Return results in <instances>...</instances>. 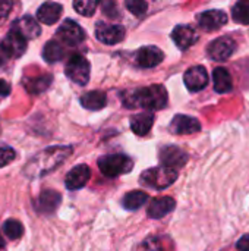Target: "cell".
Here are the masks:
<instances>
[{
	"instance_id": "1",
	"label": "cell",
	"mask_w": 249,
	"mask_h": 251,
	"mask_svg": "<svg viewBox=\"0 0 249 251\" xmlns=\"http://www.w3.org/2000/svg\"><path fill=\"white\" fill-rule=\"evenodd\" d=\"M73 149L70 146H54L48 147L38 154H35L23 168V174L31 178H41L50 172H53L57 166H60L70 154Z\"/></svg>"
},
{
	"instance_id": "2",
	"label": "cell",
	"mask_w": 249,
	"mask_h": 251,
	"mask_svg": "<svg viewBox=\"0 0 249 251\" xmlns=\"http://www.w3.org/2000/svg\"><path fill=\"white\" fill-rule=\"evenodd\" d=\"M167 91L163 85L139 87L122 93V103L128 109L142 107L147 110H160L167 104Z\"/></svg>"
},
{
	"instance_id": "3",
	"label": "cell",
	"mask_w": 249,
	"mask_h": 251,
	"mask_svg": "<svg viewBox=\"0 0 249 251\" xmlns=\"http://www.w3.org/2000/svg\"><path fill=\"white\" fill-rule=\"evenodd\" d=\"M179 174L178 169H172L167 166H157V168H150L145 172L141 174L139 182L144 187L154 188V190H164L170 187L176 179Z\"/></svg>"
},
{
	"instance_id": "4",
	"label": "cell",
	"mask_w": 249,
	"mask_h": 251,
	"mask_svg": "<svg viewBox=\"0 0 249 251\" xmlns=\"http://www.w3.org/2000/svg\"><path fill=\"white\" fill-rule=\"evenodd\" d=\"M98 168L101 174L107 178H116L132 171L134 160L126 154H106L98 159Z\"/></svg>"
},
{
	"instance_id": "5",
	"label": "cell",
	"mask_w": 249,
	"mask_h": 251,
	"mask_svg": "<svg viewBox=\"0 0 249 251\" xmlns=\"http://www.w3.org/2000/svg\"><path fill=\"white\" fill-rule=\"evenodd\" d=\"M65 74L75 84L85 85L90 81L91 65H90V62L87 60L85 56H82L79 53H75L68 59V62L65 65Z\"/></svg>"
},
{
	"instance_id": "6",
	"label": "cell",
	"mask_w": 249,
	"mask_h": 251,
	"mask_svg": "<svg viewBox=\"0 0 249 251\" xmlns=\"http://www.w3.org/2000/svg\"><path fill=\"white\" fill-rule=\"evenodd\" d=\"M26 44H28V40L25 37H22L15 29H10L6 34V37L1 40L0 50H1V53L6 57H9V59H18V57H21L25 53Z\"/></svg>"
},
{
	"instance_id": "7",
	"label": "cell",
	"mask_w": 249,
	"mask_h": 251,
	"mask_svg": "<svg viewBox=\"0 0 249 251\" xmlns=\"http://www.w3.org/2000/svg\"><path fill=\"white\" fill-rule=\"evenodd\" d=\"M236 50V43L233 38L230 37H220L216 38L214 41H211L208 44L207 49V54L213 59V60H219V62H225L227 60Z\"/></svg>"
},
{
	"instance_id": "8",
	"label": "cell",
	"mask_w": 249,
	"mask_h": 251,
	"mask_svg": "<svg viewBox=\"0 0 249 251\" xmlns=\"http://www.w3.org/2000/svg\"><path fill=\"white\" fill-rule=\"evenodd\" d=\"M125 28L122 25L106 24L103 21L95 24V37L104 44H117L125 38Z\"/></svg>"
},
{
	"instance_id": "9",
	"label": "cell",
	"mask_w": 249,
	"mask_h": 251,
	"mask_svg": "<svg viewBox=\"0 0 249 251\" xmlns=\"http://www.w3.org/2000/svg\"><path fill=\"white\" fill-rule=\"evenodd\" d=\"M160 163L163 166L172 168V169H179L186 165L188 162V154L178 146H166L160 150Z\"/></svg>"
},
{
	"instance_id": "10",
	"label": "cell",
	"mask_w": 249,
	"mask_h": 251,
	"mask_svg": "<svg viewBox=\"0 0 249 251\" xmlns=\"http://www.w3.org/2000/svg\"><path fill=\"white\" fill-rule=\"evenodd\" d=\"M57 37L69 46H78L85 40V32L75 21L66 19L57 29Z\"/></svg>"
},
{
	"instance_id": "11",
	"label": "cell",
	"mask_w": 249,
	"mask_h": 251,
	"mask_svg": "<svg viewBox=\"0 0 249 251\" xmlns=\"http://www.w3.org/2000/svg\"><path fill=\"white\" fill-rule=\"evenodd\" d=\"M183 81H185V85H186V88L189 91L197 93V91H201V90H204L207 87V84H208V74H207L204 66L197 65V66L189 68L185 72Z\"/></svg>"
},
{
	"instance_id": "12",
	"label": "cell",
	"mask_w": 249,
	"mask_h": 251,
	"mask_svg": "<svg viewBox=\"0 0 249 251\" xmlns=\"http://www.w3.org/2000/svg\"><path fill=\"white\" fill-rule=\"evenodd\" d=\"M170 131L176 135H189L201 131V124L198 119L188 115H176L170 122Z\"/></svg>"
},
{
	"instance_id": "13",
	"label": "cell",
	"mask_w": 249,
	"mask_h": 251,
	"mask_svg": "<svg viewBox=\"0 0 249 251\" xmlns=\"http://www.w3.org/2000/svg\"><path fill=\"white\" fill-rule=\"evenodd\" d=\"M90 178H91V169L87 165H78L68 172L65 178V185L70 191L81 190L88 184Z\"/></svg>"
},
{
	"instance_id": "14",
	"label": "cell",
	"mask_w": 249,
	"mask_h": 251,
	"mask_svg": "<svg viewBox=\"0 0 249 251\" xmlns=\"http://www.w3.org/2000/svg\"><path fill=\"white\" fill-rule=\"evenodd\" d=\"M136 63L141 68H154L160 65L164 59V53L156 46H145L136 51Z\"/></svg>"
},
{
	"instance_id": "15",
	"label": "cell",
	"mask_w": 249,
	"mask_h": 251,
	"mask_svg": "<svg viewBox=\"0 0 249 251\" xmlns=\"http://www.w3.org/2000/svg\"><path fill=\"white\" fill-rule=\"evenodd\" d=\"M229 21V16L223 10H207L198 15V25L204 31H216Z\"/></svg>"
},
{
	"instance_id": "16",
	"label": "cell",
	"mask_w": 249,
	"mask_h": 251,
	"mask_svg": "<svg viewBox=\"0 0 249 251\" xmlns=\"http://www.w3.org/2000/svg\"><path fill=\"white\" fill-rule=\"evenodd\" d=\"M172 38L181 50H188L198 41V34L189 25H178L172 32Z\"/></svg>"
},
{
	"instance_id": "17",
	"label": "cell",
	"mask_w": 249,
	"mask_h": 251,
	"mask_svg": "<svg viewBox=\"0 0 249 251\" xmlns=\"http://www.w3.org/2000/svg\"><path fill=\"white\" fill-rule=\"evenodd\" d=\"M176 207V201L175 199L172 197H158V199H154L148 209H147V215L151 218V219H161L164 218L166 215L172 213Z\"/></svg>"
},
{
	"instance_id": "18",
	"label": "cell",
	"mask_w": 249,
	"mask_h": 251,
	"mask_svg": "<svg viewBox=\"0 0 249 251\" xmlns=\"http://www.w3.org/2000/svg\"><path fill=\"white\" fill-rule=\"evenodd\" d=\"M12 29L18 31L26 40H32V38H35V37H38L41 34L40 24H37V21L29 15L21 16L19 19H16L13 22V25H12Z\"/></svg>"
},
{
	"instance_id": "19",
	"label": "cell",
	"mask_w": 249,
	"mask_h": 251,
	"mask_svg": "<svg viewBox=\"0 0 249 251\" xmlns=\"http://www.w3.org/2000/svg\"><path fill=\"white\" fill-rule=\"evenodd\" d=\"M60 201H62V196L56 190H44L38 196L35 209L40 213L50 215V213H53L57 209V206L60 204Z\"/></svg>"
},
{
	"instance_id": "20",
	"label": "cell",
	"mask_w": 249,
	"mask_h": 251,
	"mask_svg": "<svg viewBox=\"0 0 249 251\" xmlns=\"http://www.w3.org/2000/svg\"><path fill=\"white\" fill-rule=\"evenodd\" d=\"M63 12V7L60 3L56 1H45L43 3L37 10V18L40 22L45 25H53L60 19V15Z\"/></svg>"
},
{
	"instance_id": "21",
	"label": "cell",
	"mask_w": 249,
	"mask_h": 251,
	"mask_svg": "<svg viewBox=\"0 0 249 251\" xmlns=\"http://www.w3.org/2000/svg\"><path fill=\"white\" fill-rule=\"evenodd\" d=\"M154 124V115L151 112H144V113H138L134 115L131 118V129L134 131V134L136 135H147Z\"/></svg>"
},
{
	"instance_id": "22",
	"label": "cell",
	"mask_w": 249,
	"mask_h": 251,
	"mask_svg": "<svg viewBox=\"0 0 249 251\" xmlns=\"http://www.w3.org/2000/svg\"><path fill=\"white\" fill-rule=\"evenodd\" d=\"M53 76L48 74H43L38 76H31L23 79V87L29 94H41L51 85Z\"/></svg>"
},
{
	"instance_id": "23",
	"label": "cell",
	"mask_w": 249,
	"mask_h": 251,
	"mask_svg": "<svg viewBox=\"0 0 249 251\" xmlns=\"http://www.w3.org/2000/svg\"><path fill=\"white\" fill-rule=\"evenodd\" d=\"M79 101L88 110H101L107 104V96L103 91H88L79 99Z\"/></svg>"
},
{
	"instance_id": "24",
	"label": "cell",
	"mask_w": 249,
	"mask_h": 251,
	"mask_svg": "<svg viewBox=\"0 0 249 251\" xmlns=\"http://www.w3.org/2000/svg\"><path fill=\"white\" fill-rule=\"evenodd\" d=\"M213 79H214V90L219 94H225L232 91L233 84H232V76L226 68H216L213 72Z\"/></svg>"
},
{
	"instance_id": "25",
	"label": "cell",
	"mask_w": 249,
	"mask_h": 251,
	"mask_svg": "<svg viewBox=\"0 0 249 251\" xmlns=\"http://www.w3.org/2000/svg\"><path fill=\"white\" fill-rule=\"evenodd\" d=\"M148 201V194L144 191H131L126 193L122 199V206L126 210H138Z\"/></svg>"
},
{
	"instance_id": "26",
	"label": "cell",
	"mask_w": 249,
	"mask_h": 251,
	"mask_svg": "<svg viewBox=\"0 0 249 251\" xmlns=\"http://www.w3.org/2000/svg\"><path fill=\"white\" fill-rule=\"evenodd\" d=\"M63 54H65V49L57 40H51V41L45 43V46L43 49V59L47 63L59 62L63 57Z\"/></svg>"
},
{
	"instance_id": "27",
	"label": "cell",
	"mask_w": 249,
	"mask_h": 251,
	"mask_svg": "<svg viewBox=\"0 0 249 251\" xmlns=\"http://www.w3.org/2000/svg\"><path fill=\"white\" fill-rule=\"evenodd\" d=\"M232 18L241 25H249V0H238L232 9Z\"/></svg>"
},
{
	"instance_id": "28",
	"label": "cell",
	"mask_w": 249,
	"mask_h": 251,
	"mask_svg": "<svg viewBox=\"0 0 249 251\" xmlns=\"http://www.w3.org/2000/svg\"><path fill=\"white\" fill-rule=\"evenodd\" d=\"M3 232L9 240H19L23 234V226L16 219H7L3 224Z\"/></svg>"
},
{
	"instance_id": "29",
	"label": "cell",
	"mask_w": 249,
	"mask_h": 251,
	"mask_svg": "<svg viewBox=\"0 0 249 251\" xmlns=\"http://www.w3.org/2000/svg\"><path fill=\"white\" fill-rule=\"evenodd\" d=\"M100 0H73L75 10L82 16H92Z\"/></svg>"
},
{
	"instance_id": "30",
	"label": "cell",
	"mask_w": 249,
	"mask_h": 251,
	"mask_svg": "<svg viewBox=\"0 0 249 251\" xmlns=\"http://www.w3.org/2000/svg\"><path fill=\"white\" fill-rule=\"evenodd\" d=\"M135 251H164V246L158 237L151 235V237H147L144 241H141Z\"/></svg>"
},
{
	"instance_id": "31",
	"label": "cell",
	"mask_w": 249,
	"mask_h": 251,
	"mask_svg": "<svg viewBox=\"0 0 249 251\" xmlns=\"http://www.w3.org/2000/svg\"><path fill=\"white\" fill-rule=\"evenodd\" d=\"M126 9L135 16H142L148 9V0H126Z\"/></svg>"
},
{
	"instance_id": "32",
	"label": "cell",
	"mask_w": 249,
	"mask_h": 251,
	"mask_svg": "<svg viewBox=\"0 0 249 251\" xmlns=\"http://www.w3.org/2000/svg\"><path fill=\"white\" fill-rule=\"evenodd\" d=\"M16 157V153L12 147H9L4 143H0V168L9 165L10 162H13V159Z\"/></svg>"
},
{
	"instance_id": "33",
	"label": "cell",
	"mask_w": 249,
	"mask_h": 251,
	"mask_svg": "<svg viewBox=\"0 0 249 251\" xmlns=\"http://www.w3.org/2000/svg\"><path fill=\"white\" fill-rule=\"evenodd\" d=\"M103 13L107 15L109 18H117L119 16V9L116 4V0H100Z\"/></svg>"
},
{
	"instance_id": "34",
	"label": "cell",
	"mask_w": 249,
	"mask_h": 251,
	"mask_svg": "<svg viewBox=\"0 0 249 251\" xmlns=\"http://www.w3.org/2000/svg\"><path fill=\"white\" fill-rule=\"evenodd\" d=\"M13 7V0H0V25L7 19Z\"/></svg>"
},
{
	"instance_id": "35",
	"label": "cell",
	"mask_w": 249,
	"mask_h": 251,
	"mask_svg": "<svg viewBox=\"0 0 249 251\" xmlns=\"http://www.w3.org/2000/svg\"><path fill=\"white\" fill-rule=\"evenodd\" d=\"M236 250L238 251H249V234L242 235L239 241L236 243Z\"/></svg>"
},
{
	"instance_id": "36",
	"label": "cell",
	"mask_w": 249,
	"mask_h": 251,
	"mask_svg": "<svg viewBox=\"0 0 249 251\" xmlns=\"http://www.w3.org/2000/svg\"><path fill=\"white\" fill-rule=\"evenodd\" d=\"M10 94V85L4 79H0V99H4Z\"/></svg>"
},
{
	"instance_id": "37",
	"label": "cell",
	"mask_w": 249,
	"mask_h": 251,
	"mask_svg": "<svg viewBox=\"0 0 249 251\" xmlns=\"http://www.w3.org/2000/svg\"><path fill=\"white\" fill-rule=\"evenodd\" d=\"M0 251H6V243H4V240L1 238V235H0Z\"/></svg>"
},
{
	"instance_id": "38",
	"label": "cell",
	"mask_w": 249,
	"mask_h": 251,
	"mask_svg": "<svg viewBox=\"0 0 249 251\" xmlns=\"http://www.w3.org/2000/svg\"><path fill=\"white\" fill-rule=\"evenodd\" d=\"M1 63H3V57L0 56V65H1Z\"/></svg>"
}]
</instances>
